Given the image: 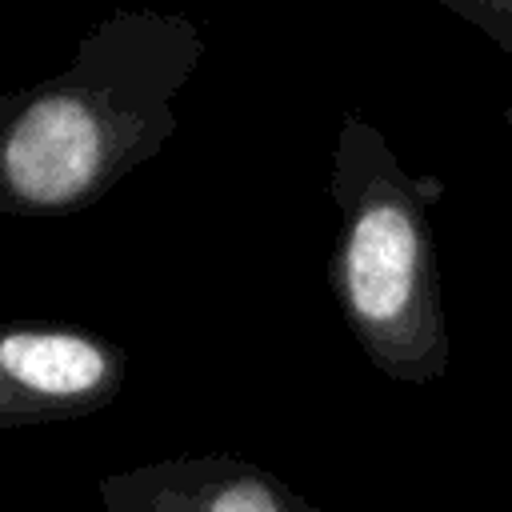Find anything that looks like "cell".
Here are the masks:
<instances>
[{"mask_svg": "<svg viewBox=\"0 0 512 512\" xmlns=\"http://www.w3.org/2000/svg\"><path fill=\"white\" fill-rule=\"evenodd\" d=\"M204 60L188 16L120 8L72 60L0 96V216L60 220L100 204L176 132L172 100Z\"/></svg>", "mask_w": 512, "mask_h": 512, "instance_id": "cell-1", "label": "cell"}, {"mask_svg": "<svg viewBox=\"0 0 512 512\" xmlns=\"http://www.w3.org/2000/svg\"><path fill=\"white\" fill-rule=\"evenodd\" d=\"M328 192L340 212L328 292L352 340L396 384L444 380L452 344L432 236L440 176H412L380 128L344 112Z\"/></svg>", "mask_w": 512, "mask_h": 512, "instance_id": "cell-2", "label": "cell"}, {"mask_svg": "<svg viewBox=\"0 0 512 512\" xmlns=\"http://www.w3.org/2000/svg\"><path fill=\"white\" fill-rule=\"evenodd\" d=\"M128 384V352L80 324H0V428L84 420Z\"/></svg>", "mask_w": 512, "mask_h": 512, "instance_id": "cell-3", "label": "cell"}, {"mask_svg": "<svg viewBox=\"0 0 512 512\" xmlns=\"http://www.w3.org/2000/svg\"><path fill=\"white\" fill-rule=\"evenodd\" d=\"M96 492L108 512H320L276 472L228 452H184L108 472Z\"/></svg>", "mask_w": 512, "mask_h": 512, "instance_id": "cell-4", "label": "cell"}, {"mask_svg": "<svg viewBox=\"0 0 512 512\" xmlns=\"http://www.w3.org/2000/svg\"><path fill=\"white\" fill-rule=\"evenodd\" d=\"M440 4L512 56V0H440Z\"/></svg>", "mask_w": 512, "mask_h": 512, "instance_id": "cell-5", "label": "cell"}, {"mask_svg": "<svg viewBox=\"0 0 512 512\" xmlns=\"http://www.w3.org/2000/svg\"><path fill=\"white\" fill-rule=\"evenodd\" d=\"M504 128H508V132H512V100H508V104H504Z\"/></svg>", "mask_w": 512, "mask_h": 512, "instance_id": "cell-6", "label": "cell"}]
</instances>
